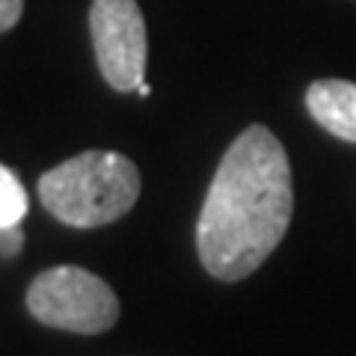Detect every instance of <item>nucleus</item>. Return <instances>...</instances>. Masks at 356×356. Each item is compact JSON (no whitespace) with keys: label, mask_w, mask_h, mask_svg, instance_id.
Instances as JSON below:
<instances>
[{"label":"nucleus","mask_w":356,"mask_h":356,"mask_svg":"<svg viewBox=\"0 0 356 356\" xmlns=\"http://www.w3.org/2000/svg\"><path fill=\"white\" fill-rule=\"evenodd\" d=\"M27 191L18 181V175L9 166L0 163V229L6 226H21V220L27 214Z\"/></svg>","instance_id":"obj_6"},{"label":"nucleus","mask_w":356,"mask_h":356,"mask_svg":"<svg viewBox=\"0 0 356 356\" xmlns=\"http://www.w3.org/2000/svg\"><path fill=\"white\" fill-rule=\"evenodd\" d=\"M24 13V0H0V33L13 30Z\"/></svg>","instance_id":"obj_8"},{"label":"nucleus","mask_w":356,"mask_h":356,"mask_svg":"<svg viewBox=\"0 0 356 356\" xmlns=\"http://www.w3.org/2000/svg\"><path fill=\"white\" fill-rule=\"evenodd\" d=\"M24 247V235H21V226H6L0 229V255L3 259H13Z\"/></svg>","instance_id":"obj_7"},{"label":"nucleus","mask_w":356,"mask_h":356,"mask_svg":"<svg viewBox=\"0 0 356 356\" xmlns=\"http://www.w3.org/2000/svg\"><path fill=\"white\" fill-rule=\"evenodd\" d=\"M294 214L288 152L264 125H250L222 154L196 222L199 261L222 282L247 280L285 238Z\"/></svg>","instance_id":"obj_1"},{"label":"nucleus","mask_w":356,"mask_h":356,"mask_svg":"<svg viewBox=\"0 0 356 356\" xmlns=\"http://www.w3.org/2000/svg\"><path fill=\"white\" fill-rule=\"evenodd\" d=\"M30 315L44 327L95 336L119 321V297L102 276L74 264L39 273L27 288Z\"/></svg>","instance_id":"obj_3"},{"label":"nucleus","mask_w":356,"mask_h":356,"mask_svg":"<svg viewBox=\"0 0 356 356\" xmlns=\"http://www.w3.org/2000/svg\"><path fill=\"white\" fill-rule=\"evenodd\" d=\"M306 110L332 137L356 146V83L353 81H315L306 89Z\"/></svg>","instance_id":"obj_5"},{"label":"nucleus","mask_w":356,"mask_h":356,"mask_svg":"<svg viewBox=\"0 0 356 356\" xmlns=\"http://www.w3.org/2000/svg\"><path fill=\"white\" fill-rule=\"evenodd\" d=\"M149 92H152V89H149V83H146V81H143V83L137 86V95H143V98H146Z\"/></svg>","instance_id":"obj_9"},{"label":"nucleus","mask_w":356,"mask_h":356,"mask_svg":"<svg viewBox=\"0 0 356 356\" xmlns=\"http://www.w3.org/2000/svg\"><path fill=\"white\" fill-rule=\"evenodd\" d=\"M39 202L72 229L116 222L140 199V170L119 152H83L39 178Z\"/></svg>","instance_id":"obj_2"},{"label":"nucleus","mask_w":356,"mask_h":356,"mask_svg":"<svg viewBox=\"0 0 356 356\" xmlns=\"http://www.w3.org/2000/svg\"><path fill=\"white\" fill-rule=\"evenodd\" d=\"M95 60L104 81L119 92H134L146 81V18L137 0H92L89 9Z\"/></svg>","instance_id":"obj_4"}]
</instances>
